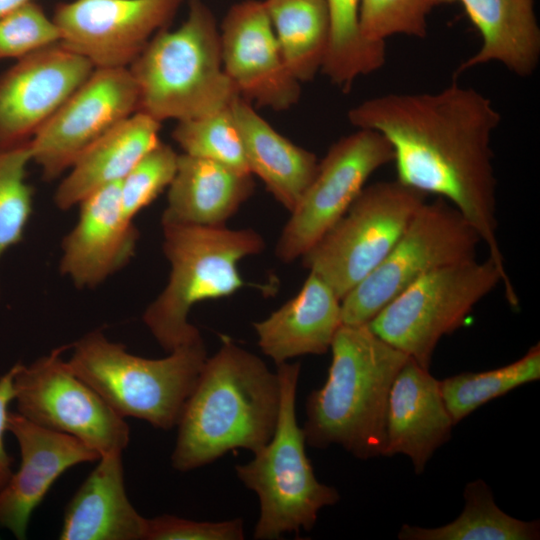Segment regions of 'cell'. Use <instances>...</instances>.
Listing matches in <instances>:
<instances>
[{"label": "cell", "instance_id": "8d00e7d4", "mask_svg": "<svg viewBox=\"0 0 540 540\" xmlns=\"http://www.w3.org/2000/svg\"><path fill=\"white\" fill-rule=\"evenodd\" d=\"M29 1L32 0H0V19L17 7Z\"/></svg>", "mask_w": 540, "mask_h": 540}, {"label": "cell", "instance_id": "52a82bcc", "mask_svg": "<svg viewBox=\"0 0 540 540\" xmlns=\"http://www.w3.org/2000/svg\"><path fill=\"white\" fill-rule=\"evenodd\" d=\"M300 370L299 362L277 365L280 407L274 433L251 461L235 466L238 479L259 499L256 540L310 531L319 511L340 499L335 487L318 481L306 454L305 435L296 416Z\"/></svg>", "mask_w": 540, "mask_h": 540}, {"label": "cell", "instance_id": "ac0fdd59", "mask_svg": "<svg viewBox=\"0 0 540 540\" xmlns=\"http://www.w3.org/2000/svg\"><path fill=\"white\" fill-rule=\"evenodd\" d=\"M77 223L62 242L60 271L78 288H93L133 257L139 231L123 213L120 182L97 189L79 204Z\"/></svg>", "mask_w": 540, "mask_h": 540}, {"label": "cell", "instance_id": "836d02e7", "mask_svg": "<svg viewBox=\"0 0 540 540\" xmlns=\"http://www.w3.org/2000/svg\"><path fill=\"white\" fill-rule=\"evenodd\" d=\"M59 41L55 22L34 0L0 19V60L20 59Z\"/></svg>", "mask_w": 540, "mask_h": 540}, {"label": "cell", "instance_id": "9c48e42d", "mask_svg": "<svg viewBox=\"0 0 540 540\" xmlns=\"http://www.w3.org/2000/svg\"><path fill=\"white\" fill-rule=\"evenodd\" d=\"M428 195L397 180L364 187L344 215L301 258L342 298L397 243Z\"/></svg>", "mask_w": 540, "mask_h": 540}, {"label": "cell", "instance_id": "7c38bea8", "mask_svg": "<svg viewBox=\"0 0 540 540\" xmlns=\"http://www.w3.org/2000/svg\"><path fill=\"white\" fill-rule=\"evenodd\" d=\"M393 158L390 143L370 129L358 128L336 141L291 211L277 257L288 263L306 253L344 215L368 178Z\"/></svg>", "mask_w": 540, "mask_h": 540}, {"label": "cell", "instance_id": "5b68a950", "mask_svg": "<svg viewBox=\"0 0 540 540\" xmlns=\"http://www.w3.org/2000/svg\"><path fill=\"white\" fill-rule=\"evenodd\" d=\"M163 251L171 271L161 294L147 307L143 322L168 353L201 338L188 322L191 308L228 297L244 286L238 264L260 253L265 243L252 229L162 222Z\"/></svg>", "mask_w": 540, "mask_h": 540}, {"label": "cell", "instance_id": "4fadbf2b", "mask_svg": "<svg viewBox=\"0 0 540 540\" xmlns=\"http://www.w3.org/2000/svg\"><path fill=\"white\" fill-rule=\"evenodd\" d=\"M138 111L128 68H95L30 140L32 161L45 180L70 169L96 140Z\"/></svg>", "mask_w": 540, "mask_h": 540}, {"label": "cell", "instance_id": "e575fe53", "mask_svg": "<svg viewBox=\"0 0 540 540\" xmlns=\"http://www.w3.org/2000/svg\"><path fill=\"white\" fill-rule=\"evenodd\" d=\"M242 519L195 521L164 514L147 519L144 540H242Z\"/></svg>", "mask_w": 540, "mask_h": 540}, {"label": "cell", "instance_id": "5bb4252c", "mask_svg": "<svg viewBox=\"0 0 540 540\" xmlns=\"http://www.w3.org/2000/svg\"><path fill=\"white\" fill-rule=\"evenodd\" d=\"M183 0H74L57 5L59 43L94 68H128Z\"/></svg>", "mask_w": 540, "mask_h": 540}, {"label": "cell", "instance_id": "cb8c5ba5", "mask_svg": "<svg viewBox=\"0 0 540 540\" xmlns=\"http://www.w3.org/2000/svg\"><path fill=\"white\" fill-rule=\"evenodd\" d=\"M230 108L249 172L291 212L317 172L316 155L280 134L245 99L237 97Z\"/></svg>", "mask_w": 540, "mask_h": 540}, {"label": "cell", "instance_id": "e0dca14e", "mask_svg": "<svg viewBox=\"0 0 540 540\" xmlns=\"http://www.w3.org/2000/svg\"><path fill=\"white\" fill-rule=\"evenodd\" d=\"M7 431L16 438L21 463L0 490V527L25 539L31 514L67 469L100 455L77 438L9 413Z\"/></svg>", "mask_w": 540, "mask_h": 540}, {"label": "cell", "instance_id": "7402d4cb", "mask_svg": "<svg viewBox=\"0 0 540 540\" xmlns=\"http://www.w3.org/2000/svg\"><path fill=\"white\" fill-rule=\"evenodd\" d=\"M459 3L481 36V46L455 74L497 62L519 77H529L540 59V28L534 0H435Z\"/></svg>", "mask_w": 540, "mask_h": 540}, {"label": "cell", "instance_id": "8992f818", "mask_svg": "<svg viewBox=\"0 0 540 540\" xmlns=\"http://www.w3.org/2000/svg\"><path fill=\"white\" fill-rule=\"evenodd\" d=\"M71 347L67 360L71 371L119 416L141 419L164 430L177 426L208 357L202 337L164 358L149 359L129 353L100 329Z\"/></svg>", "mask_w": 540, "mask_h": 540}, {"label": "cell", "instance_id": "ffe728a7", "mask_svg": "<svg viewBox=\"0 0 540 540\" xmlns=\"http://www.w3.org/2000/svg\"><path fill=\"white\" fill-rule=\"evenodd\" d=\"M341 325V299L325 280L309 271L297 295L253 327L261 351L279 365L295 357L326 353Z\"/></svg>", "mask_w": 540, "mask_h": 540}, {"label": "cell", "instance_id": "44dd1931", "mask_svg": "<svg viewBox=\"0 0 540 540\" xmlns=\"http://www.w3.org/2000/svg\"><path fill=\"white\" fill-rule=\"evenodd\" d=\"M147 518L128 499L122 453L100 456L64 511L61 540H144Z\"/></svg>", "mask_w": 540, "mask_h": 540}, {"label": "cell", "instance_id": "d6a6232c", "mask_svg": "<svg viewBox=\"0 0 540 540\" xmlns=\"http://www.w3.org/2000/svg\"><path fill=\"white\" fill-rule=\"evenodd\" d=\"M178 156L170 145L160 141L120 181L121 206L129 220L133 221L170 185Z\"/></svg>", "mask_w": 540, "mask_h": 540}, {"label": "cell", "instance_id": "f1b7e54d", "mask_svg": "<svg viewBox=\"0 0 540 540\" xmlns=\"http://www.w3.org/2000/svg\"><path fill=\"white\" fill-rule=\"evenodd\" d=\"M540 378V345L516 361L488 371L464 372L439 381L447 410L456 425L483 404Z\"/></svg>", "mask_w": 540, "mask_h": 540}, {"label": "cell", "instance_id": "1f68e13d", "mask_svg": "<svg viewBox=\"0 0 540 540\" xmlns=\"http://www.w3.org/2000/svg\"><path fill=\"white\" fill-rule=\"evenodd\" d=\"M435 0H361L359 25L369 43L386 45L395 35L424 39Z\"/></svg>", "mask_w": 540, "mask_h": 540}, {"label": "cell", "instance_id": "f546056e", "mask_svg": "<svg viewBox=\"0 0 540 540\" xmlns=\"http://www.w3.org/2000/svg\"><path fill=\"white\" fill-rule=\"evenodd\" d=\"M172 137L185 154L250 173L230 106L198 118L178 121Z\"/></svg>", "mask_w": 540, "mask_h": 540}, {"label": "cell", "instance_id": "30bf717a", "mask_svg": "<svg viewBox=\"0 0 540 540\" xmlns=\"http://www.w3.org/2000/svg\"><path fill=\"white\" fill-rule=\"evenodd\" d=\"M481 239L443 198L426 201L382 262L341 300L342 324L364 325L422 276L474 259Z\"/></svg>", "mask_w": 540, "mask_h": 540}, {"label": "cell", "instance_id": "9a60e30c", "mask_svg": "<svg viewBox=\"0 0 540 540\" xmlns=\"http://www.w3.org/2000/svg\"><path fill=\"white\" fill-rule=\"evenodd\" d=\"M219 32L222 66L239 97L274 111L299 101L301 83L287 66L263 0L232 5Z\"/></svg>", "mask_w": 540, "mask_h": 540}, {"label": "cell", "instance_id": "277c9868", "mask_svg": "<svg viewBox=\"0 0 540 540\" xmlns=\"http://www.w3.org/2000/svg\"><path fill=\"white\" fill-rule=\"evenodd\" d=\"M128 69L138 111L160 123L198 118L239 97L222 66L214 14L202 0H189L185 21L157 32Z\"/></svg>", "mask_w": 540, "mask_h": 540}, {"label": "cell", "instance_id": "3957f363", "mask_svg": "<svg viewBox=\"0 0 540 540\" xmlns=\"http://www.w3.org/2000/svg\"><path fill=\"white\" fill-rule=\"evenodd\" d=\"M330 350L328 377L306 400V444L339 445L364 460L382 456L389 393L410 357L367 324H342Z\"/></svg>", "mask_w": 540, "mask_h": 540}, {"label": "cell", "instance_id": "2e32d148", "mask_svg": "<svg viewBox=\"0 0 540 540\" xmlns=\"http://www.w3.org/2000/svg\"><path fill=\"white\" fill-rule=\"evenodd\" d=\"M94 69L59 42L18 59L0 75V149L30 141Z\"/></svg>", "mask_w": 540, "mask_h": 540}, {"label": "cell", "instance_id": "484cf974", "mask_svg": "<svg viewBox=\"0 0 540 540\" xmlns=\"http://www.w3.org/2000/svg\"><path fill=\"white\" fill-rule=\"evenodd\" d=\"M288 68L300 82L321 72L329 40L326 0H263Z\"/></svg>", "mask_w": 540, "mask_h": 540}, {"label": "cell", "instance_id": "6da1fadb", "mask_svg": "<svg viewBox=\"0 0 540 540\" xmlns=\"http://www.w3.org/2000/svg\"><path fill=\"white\" fill-rule=\"evenodd\" d=\"M350 124L380 133L394 153L396 180L454 206L510 279L497 235L491 140L501 115L492 101L457 82L435 92L387 93L350 108Z\"/></svg>", "mask_w": 540, "mask_h": 540}, {"label": "cell", "instance_id": "7a4b0ae2", "mask_svg": "<svg viewBox=\"0 0 540 540\" xmlns=\"http://www.w3.org/2000/svg\"><path fill=\"white\" fill-rule=\"evenodd\" d=\"M277 373L223 337L207 357L178 421L171 464L187 472L234 449L255 453L272 437L279 414Z\"/></svg>", "mask_w": 540, "mask_h": 540}, {"label": "cell", "instance_id": "d590c367", "mask_svg": "<svg viewBox=\"0 0 540 540\" xmlns=\"http://www.w3.org/2000/svg\"><path fill=\"white\" fill-rule=\"evenodd\" d=\"M17 364L12 366L0 377V490L6 485L12 475L13 459L9 456L4 445V434L7 431L8 407L14 400V376Z\"/></svg>", "mask_w": 540, "mask_h": 540}, {"label": "cell", "instance_id": "4dcf8cb0", "mask_svg": "<svg viewBox=\"0 0 540 540\" xmlns=\"http://www.w3.org/2000/svg\"><path fill=\"white\" fill-rule=\"evenodd\" d=\"M29 142L0 149V258L21 241L32 213V189L25 182Z\"/></svg>", "mask_w": 540, "mask_h": 540}, {"label": "cell", "instance_id": "603a6c76", "mask_svg": "<svg viewBox=\"0 0 540 540\" xmlns=\"http://www.w3.org/2000/svg\"><path fill=\"white\" fill-rule=\"evenodd\" d=\"M252 174L188 154L178 156L162 222L220 227L254 192Z\"/></svg>", "mask_w": 540, "mask_h": 540}, {"label": "cell", "instance_id": "d6986e66", "mask_svg": "<svg viewBox=\"0 0 540 540\" xmlns=\"http://www.w3.org/2000/svg\"><path fill=\"white\" fill-rule=\"evenodd\" d=\"M454 425L439 380L410 358L389 393L382 456L405 455L420 474L434 452L450 439Z\"/></svg>", "mask_w": 540, "mask_h": 540}, {"label": "cell", "instance_id": "4316f807", "mask_svg": "<svg viewBox=\"0 0 540 540\" xmlns=\"http://www.w3.org/2000/svg\"><path fill=\"white\" fill-rule=\"evenodd\" d=\"M465 505L452 522L435 528L402 525L400 540H536L540 537L538 520L523 521L502 511L494 501L490 487L477 479L464 488Z\"/></svg>", "mask_w": 540, "mask_h": 540}, {"label": "cell", "instance_id": "83f0119b", "mask_svg": "<svg viewBox=\"0 0 540 540\" xmlns=\"http://www.w3.org/2000/svg\"><path fill=\"white\" fill-rule=\"evenodd\" d=\"M329 40L321 72L343 92L361 76L379 70L386 61V45L367 42L361 35V0H326Z\"/></svg>", "mask_w": 540, "mask_h": 540}, {"label": "cell", "instance_id": "ba28073f", "mask_svg": "<svg viewBox=\"0 0 540 540\" xmlns=\"http://www.w3.org/2000/svg\"><path fill=\"white\" fill-rule=\"evenodd\" d=\"M504 285L511 307L519 300L512 282L488 257L450 264L422 276L367 324L381 339L429 369L440 339L459 329L475 305Z\"/></svg>", "mask_w": 540, "mask_h": 540}, {"label": "cell", "instance_id": "d4e9b609", "mask_svg": "<svg viewBox=\"0 0 540 540\" xmlns=\"http://www.w3.org/2000/svg\"><path fill=\"white\" fill-rule=\"evenodd\" d=\"M160 124L137 111L101 136L77 158L59 184L56 206L68 210L97 189L120 182L160 142Z\"/></svg>", "mask_w": 540, "mask_h": 540}, {"label": "cell", "instance_id": "8fae6325", "mask_svg": "<svg viewBox=\"0 0 540 540\" xmlns=\"http://www.w3.org/2000/svg\"><path fill=\"white\" fill-rule=\"evenodd\" d=\"M70 346L53 349L30 365L17 363L14 400L18 413L53 431L73 436L100 456L127 447L130 430L124 418L63 359Z\"/></svg>", "mask_w": 540, "mask_h": 540}]
</instances>
